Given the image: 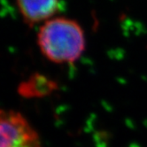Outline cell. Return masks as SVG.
I'll use <instances>...</instances> for the list:
<instances>
[{"mask_svg":"<svg viewBox=\"0 0 147 147\" xmlns=\"http://www.w3.org/2000/svg\"><path fill=\"white\" fill-rule=\"evenodd\" d=\"M37 45L50 61L57 64L73 63L85 50L84 32L76 20L65 17L51 18L39 28Z\"/></svg>","mask_w":147,"mask_h":147,"instance_id":"1","label":"cell"},{"mask_svg":"<svg viewBox=\"0 0 147 147\" xmlns=\"http://www.w3.org/2000/svg\"><path fill=\"white\" fill-rule=\"evenodd\" d=\"M0 147H42L39 135L23 114L0 109Z\"/></svg>","mask_w":147,"mask_h":147,"instance_id":"2","label":"cell"},{"mask_svg":"<svg viewBox=\"0 0 147 147\" xmlns=\"http://www.w3.org/2000/svg\"><path fill=\"white\" fill-rule=\"evenodd\" d=\"M24 22L32 27L45 22L58 13L59 0H16Z\"/></svg>","mask_w":147,"mask_h":147,"instance_id":"3","label":"cell"},{"mask_svg":"<svg viewBox=\"0 0 147 147\" xmlns=\"http://www.w3.org/2000/svg\"><path fill=\"white\" fill-rule=\"evenodd\" d=\"M57 89V84L51 80L37 75L28 80L20 90L25 97H44Z\"/></svg>","mask_w":147,"mask_h":147,"instance_id":"4","label":"cell"}]
</instances>
